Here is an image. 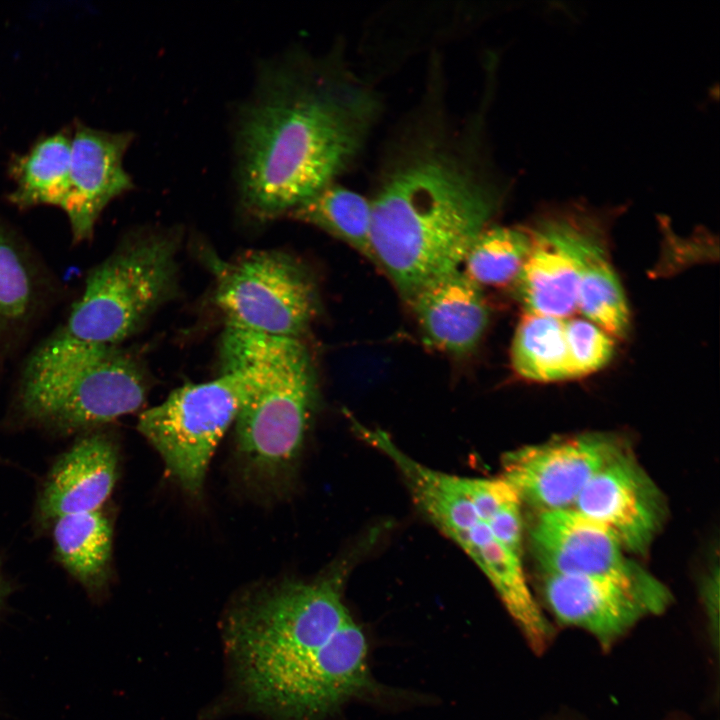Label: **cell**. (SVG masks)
Here are the masks:
<instances>
[{
	"mask_svg": "<svg viewBox=\"0 0 720 720\" xmlns=\"http://www.w3.org/2000/svg\"><path fill=\"white\" fill-rule=\"evenodd\" d=\"M175 253L167 234L126 241L90 271L59 331L80 342L118 346L172 295Z\"/></svg>",
	"mask_w": 720,
	"mask_h": 720,
	"instance_id": "obj_5",
	"label": "cell"
},
{
	"mask_svg": "<svg viewBox=\"0 0 720 720\" xmlns=\"http://www.w3.org/2000/svg\"><path fill=\"white\" fill-rule=\"evenodd\" d=\"M573 508L609 528L626 552L636 554L648 550L664 518L659 490L625 450L590 479Z\"/></svg>",
	"mask_w": 720,
	"mask_h": 720,
	"instance_id": "obj_10",
	"label": "cell"
},
{
	"mask_svg": "<svg viewBox=\"0 0 720 720\" xmlns=\"http://www.w3.org/2000/svg\"><path fill=\"white\" fill-rule=\"evenodd\" d=\"M117 468V449L108 435L89 432L80 437L47 476L38 501L41 519L100 510L114 488Z\"/></svg>",
	"mask_w": 720,
	"mask_h": 720,
	"instance_id": "obj_14",
	"label": "cell"
},
{
	"mask_svg": "<svg viewBox=\"0 0 720 720\" xmlns=\"http://www.w3.org/2000/svg\"><path fill=\"white\" fill-rule=\"evenodd\" d=\"M529 535L542 573L611 581L631 593L648 615L662 613L672 601L666 586L626 555L609 528L573 507L538 512Z\"/></svg>",
	"mask_w": 720,
	"mask_h": 720,
	"instance_id": "obj_8",
	"label": "cell"
},
{
	"mask_svg": "<svg viewBox=\"0 0 720 720\" xmlns=\"http://www.w3.org/2000/svg\"><path fill=\"white\" fill-rule=\"evenodd\" d=\"M146 393L143 369L119 346L80 342L58 330L27 361L19 403L32 421L70 432L136 411Z\"/></svg>",
	"mask_w": 720,
	"mask_h": 720,
	"instance_id": "obj_4",
	"label": "cell"
},
{
	"mask_svg": "<svg viewBox=\"0 0 720 720\" xmlns=\"http://www.w3.org/2000/svg\"><path fill=\"white\" fill-rule=\"evenodd\" d=\"M287 216L311 224L347 243L375 263L370 200L336 182L296 206Z\"/></svg>",
	"mask_w": 720,
	"mask_h": 720,
	"instance_id": "obj_19",
	"label": "cell"
},
{
	"mask_svg": "<svg viewBox=\"0 0 720 720\" xmlns=\"http://www.w3.org/2000/svg\"><path fill=\"white\" fill-rule=\"evenodd\" d=\"M9 593V586L6 582L5 578L3 577L1 568H0V608L2 607L7 595Z\"/></svg>",
	"mask_w": 720,
	"mask_h": 720,
	"instance_id": "obj_24",
	"label": "cell"
},
{
	"mask_svg": "<svg viewBox=\"0 0 720 720\" xmlns=\"http://www.w3.org/2000/svg\"><path fill=\"white\" fill-rule=\"evenodd\" d=\"M410 301L426 338L447 352L471 351L488 323L481 287L459 269L427 283Z\"/></svg>",
	"mask_w": 720,
	"mask_h": 720,
	"instance_id": "obj_16",
	"label": "cell"
},
{
	"mask_svg": "<svg viewBox=\"0 0 720 720\" xmlns=\"http://www.w3.org/2000/svg\"><path fill=\"white\" fill-rule=\"evenodd\" d=\"M622 451L608 434L558 438L507 453L501 477L538 512L571 508L590 479Z\"/></svg>",
	"mask_w": 720,
	"mask_h": 720,
	"instance_id": "obj_9",
	"label": "cell"
},
{
	"mask_svg": "<svg viewBox=\"0 0 720 720\" xmlns=\"http://www.w3.org/2000/svg\"><path fill=\"white\" fill-rule=\"evenodd\" d=\"M550 212L578 261L577 309L610 336L624 337L630 328V312L606 254L602 219L578 203L553 207Z\"/></svg>",
	"mask_w": 720,
	"mask_h": 720,
	"instance_id": "obj_12",
	"label": "cell"
},
{
	"mask_svg": "<svg viewBox=\"0 0 720 720\" xmlns=\"http://www.w3.org/2000/svg\"><path fill=\"white\" fill-rule=\"evenodd\" d=\"M541 592L555 620L608 648L648 613L621 586L600 578L542 573Z\"/></svg>",
	"mask_w": 720,
	"mask_h": 720,
	"instance_id": "obj_13",
	"label": "cell"
},
{
	"mask_svg": "<svg viewBox=\"0 0 720 720\" xmlns=\"http://www.w3.org/2000/svg\"><path fill=\"white\" fill-rule=\"evenodd\" d=\"M223 369H238L249 394L235 421L236 445L248 472L278 478L296 463L316 402V376L301 339L226 326Z\"/></svg>",
	"mask_w": 720,
	"mask_h": 720,
	"instance_id": "obj_3",
	"label": "cell"
},
{
	"mask_svg": "<svg viewBox=\"0 0 720 720\" xmlns=\"http://www.w3.org/2000/svg\"><path fill=\"white\" fill-rule=\"evenodd\" d=\"M533 245L529 228L487 227L470 245L462 264L477 285L515 282Z\"/></svg>",
	"mask_w": 720,
	"mask_h": 720,
	"instance_id": "obj_21",
	"label": "cell"
},
{
	"mask_svg": "<svg viewBox=\"0 0 720 720\" xmlns=\"http://www.w3.org/2000/svg\"><path fill=\"white\" fill-rule=\"evenodd\" d=\"M249 389L242 371L223 369L214 380L173 390L140 415L139 432L186 491L201 489L214 450L235 423Z\"/></svg>",
	"mask_w": 720,
	"mask_h": 720,
	"instance_id": "obj_6",
	"label": "cell"
},
{
	"mask_svg": "<svg viewBox=\"0 0 720 720\" xmlns=\"http://www.w3.org/2000/svg\"><path fill=\"white\" fill-rule=\"evenodd\" d=\"M529 230L533 245L515 280L517 296L526 312L567 319L577 309V258L546 210Z\"/></svg>",
	"mask_w": 720,
	"mask_h": 720,
	"instance_id": "obj_15",
	"label": "cell"
},
{
	"mask_svg": "<svg viewBox=\"0 0 720 720\" xmlns=\"http://www.w3.org/2000/svg\"><path fill=\"white\" fill-rule=\"evenodd\" d=\"M380 108L375 90L336 53L264 67L236 125L243 207L261 220L288 215L335 182L361 152Z\"/></svg>",
	"mask_w": 720,
	"mask_h": 720,
	"instance_id": "obj_1",
	"label": "cell"
},
{
	"mask_svg": "<svg viewBox=\"0 0 720 720\" xmlns=\"http://www.w3.org/2000/svg\"><path fill=\"white\" fill-rule=\"evenodd\" d=\"M130 132H108L77 122L71 132L70 184L62 211L73 240H88L106 206L134 187L123 166Z\"/></svg>",
	"mask_w": 720,
	"mask_h": 720,
	"instance_id": "obj_11",
	"label": "cell"
},
{
	"mask_svg": "<svg viewBox=\"0 0 720 720\" xmlns=\"http://www.w3.org/2000/svg\"><path fill=\"white\" fill-rule=\"evenodd\" d=\"M71 133L42 137L9 166L15 182L8 199L19 208L49 205L63 209L70 184Z\"/></svg>",
	"mask_w": 720,
	"mask_h": 720,
	"instance_id": "obj_18",
	"label": "cell"
},
{
	"mask_svg": "<svg viewBox=\"0 0 720 720\" xmlns=\"http://www.w3.org/2000/svg\"><path fill=\"white\" fill-rule=\"evenodd\" d=\"M565 339L572 378L605 367L614 355L613 337L587 319H565Z\"/></svg>",
	"mask_w": 720,
	"mask_h": 720,
	"instance_id": "obj_23",
	"label": "cell"
},
{
	"mask_svg": "<svg viewBox=\"0 0 720 720\" xmlns=\"http://www.w3.org/2000/svg\"><path fill=\"white\" fill-rule=\"evenodd\" d=\"M38 280L23 244L0 224V333L31 315L39 296Z\"/></svg>",
	"mask_w": 720,
	"mask_h": 720,
	"instance_id": "obj_22",
	"label": "cell"
},
{
	"mask_svg": "<svg viewBox=\"0 0 720 720\" xmlns=\"http://www.w3.org/2000/svg\"><path fill=\"white\" fill-rule=\"evenodd\" d=\"M57 560L89 593L105 586L112 555V528L100 511L61 516L53 521Z\"/></svg>",
	"mask_w": 720,
	"mask_h": 720,
	"instance_id": "obj_17",
	"label": "cell"
},
{
	"mask_svg": "<svg viewBox=\"0 0 720 720\" xmlns=\"http://www.w3.org/2000/svg\"><path fill=\"white\" fill-rule=\"evenodd\" d=\"M511 362L516 373L530 381L570 379L565 319L525 312L514 334Z\"/></svg>",
	"mask_w": 720,
	"mask_h": 720,
	"instance_id": "obj_20",
	"label": "cell"
},
{
	"mask_svg": "<svg viewBox=\"0 0 720 720\" xmlns=\"http://www.w3.org/2000/svg\"><path fill=\"white\" fill-rule=\"evenodd\" d=\"M215 299L226 325L262 335L301 339L317 311L304 267L277 250L214 259Z\"/></svg>",
	"mask_w": 720,
	"mask_h": 720,
	"instance_id": "obj_7",
	"label": "cell"
},
{
	"mask_svg": "<svg viewBox=\"0 0 720 720\" xmlns=\"http://www.w3.org/2000/svg\"><path fill=\"white\" fill-rule=\"evenodd\" d=\"M346 563L241 600L226 645L247 702L278 720H320L375 690L366 634L344 601Z\"/></svg>",
	"mask_w": 720,
	"mask_h": 720,
	"instance_id": "obj_2",
	"label": "cell"
}]
</instances>
